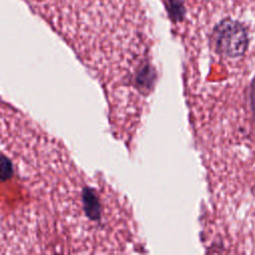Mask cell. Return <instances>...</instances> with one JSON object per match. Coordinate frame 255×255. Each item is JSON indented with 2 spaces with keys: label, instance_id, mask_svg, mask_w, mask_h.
Returning <instances> with one entry per match:
<instances>
[{
  "label": "cell",
  "instance_id": "cell-2",
  "mask_svg": "<svg viewBox=\"0 0 255 255\" xmlns=\"http://www.w3.org/2000/svg\"><path fill=\"white\" fill-rule=\"evenodd\" d=\"M250 102H251V108L255 116V78L251 84V91H250Z\"/></svg>",
  "mask_w": 255,
  "mask_h": 255
},
{
  "label": "cell",
  "instance_id": "cell-1",
  "mask_svg": "<svg viewBox=\"0 0 255 255\" xmlns=\"http://www.w3.org/2000/svg\"><path fill=\"white\" fill-rule=\"evenodd\" d=\"M212 39L215 51L228 58L243 56L248 47L246 27L239 21L229 18L215 25Z\"/></svg>",
  "mask_w": 255,
  "mask_h": 255
}]
</instances>
